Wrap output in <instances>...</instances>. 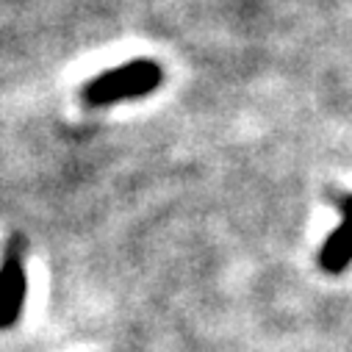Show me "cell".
Listing matches in <instances>:
<instances>
[{"instance_id":"2","label":"cell","mask_w":352,"mask_h":352,"mask_svg":"<svg viewBox=\"0 0 352 352\" xmlns=\"http://www.w3.org/2000/svg\"><path fill=\"white\" fill-rule=\"evenodd\" d=\"M28 272H25V239L12 236L0 252V330H9L25 311Z\"/></svg>"},{"instance_id":"1","label":"cell","mask_w":352,"mask_h":352,"mask_svg":"<svg viewBox=\"0 0 352 352\" xmlns=\"http://www.w3.org/2000/svg\"><path fill=\"white\" fill-rule=\"evenodd\" d=\"M164 80V69L150 58H133L120 67L103 69L100 75L89 78L83 83L80 98L86 106H117L122 100H139L155 92Z\"/></svg>"},{"instance_id":"3","label":"cell","mask_w":352,"mask_h":352,"mask_svg":"<svg viewBox=\"0 0 352 352\" xmlns=\"http://www.w3.org/2000/svg\"><path fill=\"white\" fill-rule=\"evenodd\" d=\"M352 263V197L344 200L341 222L338 228L324 239L322 252H319V267L327 275H341Z\"/></svg>"}]
</instances>
